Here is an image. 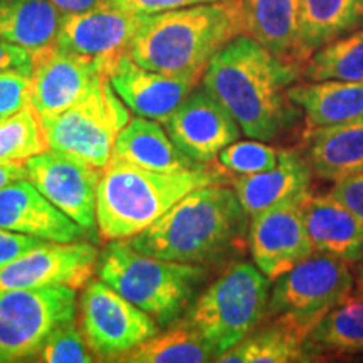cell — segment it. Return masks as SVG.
Segmentation results:
<instances>
[{
	"mask_svg": "<svg viewBox=\"0 0 363 363\" xmlns=\"http://www.w3.org/2000/svg\"><path fill=\"white\" fill-rule=\"evenodd\" d=\"M363 27V0H301L299 6V59L331 40Z\"/></svg>",
	"mask_w": 363,
	"mask_h": 363,
	"instance_id": "cell-26",
	"label": "cell"
},
{
	"mask_svg": "<svg viewBox=\"0 0 363 363\" xmlns=\"http://www.w3.org/2000/svg\"><path fill=\"white\" fill-rule=\"evenodd\" d=\"M0 229L52 242L89 238L71 217L59 211L30 180H16L0 190Z\"/></svg>",
	"mask_w": 363,
	"mask_h": 363,
	"instance_id": "cell-18",
	"label": "cell"
},
{
	"mask_svg": "<svg viewBox=\"0 0 363 363\" xmlns=\"http://www.w3.org/2000/svg\"><path fill=\"white\" fill-rule=\"evenodd\" d=\"M83 331L72 323L57 328L45 340L35 360L44 363H91L96 362Z\"/></svg>",
	"mask_w": 363,
	"mask_h": 363,
	"instance_id": "cell-33",
	"label": "cell"
},
{
	"mask_svg": "<svg viewBox=\"0 0 363 363\" xmlns=\"http://www.w3.org/2000/svg\"><path fill=\"white\" fill-rule=\"evenodd\" d=\"M62 19L49 0H0V40L35 52L56 43Z\"/></svg>",
	"mask_w": 363,
	"mask_h": 363,
	"instance_id": "cell-27",
	"label": "cell"
},
{
	"mask_svg": "<svg viewBox=\"0 0 363 363\" xmlns=\"http://www.w3.org/2000/svg\"><path fill=\"white\" fill-rule=\"evenodd\" d=\"M110 2L128 12L153 16V13L175 11V9L192 7L199 6V4L224 2V0H110Z\"/></svg>",
	"mask_w": 363,
	"mask_h": 363,
	"instance_id": "cell-35",
	"label": "cell"
},
{
	"mask_svg": "<svg viewBox=\"0 0 363 363\" xmlns=\"http://www.w3.org/2000/svg\"><path fill=\"white\" fill-rule=\"evenodd\" d=\"M128 123V106L104 76L67 110L40 126L49 150L104 169L115 153L118 135Z\"/></svg>",
	"mask_w": 363,
	"mask_h": 363,
	"instance_id": "cell-7",
	"label": "cell"
},
{
	"mask_svg": "<svg viewBox=\"0 0 363 363\" xmlns=\"http://www.w3.org/2000/svg\"><path fill=\"white\" fill-rule=\"evenodd\" d=\"M27 179L26 162L0 163V190L16 180Z\"/></svg>",
	"mask_w": 363,
	"mask_h": 363,
	"instance_id": "cell-39",
	"label": "cell"
},
{
	"mask_svg": "<svg viewBox=\"0 0 363 363\" xmlns=\"http://www.w3.org/2000/svg\"><path fill=\"white\" fill-rule=\"evenodd\" d=\"M48 150L34 108L0 118V163L26 162Z\"/></svg>",
	"mask_w": 363,
	"mask_h": 363,
	"instance_id": "cell-31",
	"label": "cell"
},
{
	"mask_svg": "<svg viewBox=\"0 0 363 363\" xmlns=\"http://www.w3.org/2000/svg\"><path fill=\"white\" fill-rule=\"evenodd\" d=\"M49 2H52L62 13H76L103 6L110 0H49Z\"/></svg>",
	"mask_w": 363,
	"mask_h": 363,
	"instance_id": "cell-40",
	"label": "cell"
},
{
	"mask_svg": "<svg viewBox=\"0 0 363 363\" xmlns=\"http://www.w3.org/2000/svg\"><path fill=\"white\" fill-rule=\"evenodd\" d=\"M108 78L121 101L135 115L160 123L179 108L201 81L194 76H172L147 69L133 61L130 54L118 59Z\"/></svg>",
	"mask_w": 363,
	"mask_h": 363,
	"instance_id": "cell-17",
	"label": "cell"
},
{
	"mask_svg": "<svg viewBox=\"0 0 363 363\" xmlns=\"http://www.w3.org/2000/svg\"><path fill=\"white\" fill-rule=\"evenodd\" d=\"M311 328L286 316L267 318L242 342L217 362L225 363H291L310 362L305 342Z\"/></svg>",
	"mask_w": 363,
	"mask_h": 363,
	"instance_id": "cell-23",
	"label": "cell"
},
{
	"mask_svg": "<svg viewBox=\"0 0 363 363\" xmlns=\"http://www.w3.org/2000/svg\"><path fill=\"white\" fill-rule=\"evenodd\" d=\"M115 155L143 169L165 174L206 165L185 155L170 138L165 126L142 116L131 120L118 135Z\"/></svg>",
	"mask_w": 363,
	"mask_h": 363,
	"instance_id": "cell-25",
	"label": "cell"
},
{
	"mask_svg": "<svg viewBox=\"0 0 363 363\" xmlns=\"http://www.w3.org/2000/svg\"><path fill=\"white\" fill-rule=\"evenodd\" d=\"M44 242V239L33 238V235L0 229V267L21 257L22 254L33 251L34 247H39Z\"/></svg>",
	"mask_w": 363,
	"mask_h": 363,
	"instance_id": "cell-36",
	"label": "cell"
},
{
	"mask_svg": "<svg viewBox=\"0 0 363 363\" xmlns=\"http://www.w3.org/2000/svg\"><path fill=\"white\" fill-rule=\"evenodd\" d=\"M251 217L234 189H195L143 233L126 239L136 251L165 261L207 266L242 252Z\"/></svg>",
	"mask_w": 363,
	"mask_h": 363,
	"instance_id": "cell-2",
	"label": "cell"
},
{
	"mask_svg": "<svg viewBox=\"0 0 363 363\" xmlns=\"http://www.w3.org/2000/svg\"><path fill=\"white\" fill-rule=\"evenodd\" d=\"M76 316L69 286L0 291V350L7 362L35 360L45 340Z\"/></svg>",
	"mask_w": 363,
	"mask_h": 363,
	"instance_id": "cell-8",
	"label": "cell"
},
{
	"mask_svg": "<svg viewBox=\"0 0 363 363\" xmlns=\"http://www.w3.org/2000/svg\"><path fill=\"white\" fill-rule=\"evenodd\" d=\"M271 288V279L256 264L234 262L195 298L185 320L219 360L266 320Z\"/></svg>",
	"mask_w": 363,
	"mask_h": 363,
	"instance_id": "cell-6",
	"label": "cell"
},
{
	"mask_svg": "<svg viewBox=\"0 0 363 363\" xmlns=\"http://www.w3.org/2000/svg\"><path fill=\"white\" fill-rule=\"evenodd\" d=\"M98 249L84 240H45L39 247L0 267V291L44 286L81 289L98 269Z\"/></svg>",
	"mask_w": 363,
	"mask_h": 363,
	"instance_id": "cell-13",
	"label": "cell"
},
{
	"mask_svg": "<svg viewBox=\"0 0 363 363\" xmlns=\"http://www.w3.org/2000/svg\"><path fill=\"white\" fill-rule=\"evenodd\" d=\"M301 152L320 180L338 182L363 174V118L308 128Z\"/></svg>",
	"mask_w": 363,
	"mask_h": 363,
	"instance_id": "cell-20",
	"label": "cell"
},
{
	"mask_svg": "<svg viewBox=\"0 0 363 363\" xmlns=\"http://www.w3.org/2000/svg\"><path fill=\"white\" fill-rule=\"evenodd\" d=\"M353 289L355 276L348 262L313 252L272 284L266 320L286 316L313 330L326 313L347 303Z\"/></svg>",
	"mask_w": 363,
	"mask_h": 363,
	"instance_id": "cell-9",
	"label": "cell"
},
{
	"mask_svg": "<svg viewBox=\"0 0 363 363\" xmlns=\"http://www.w3.org/2000/svg\"><path fill=\"white\" fill-rule=\"evenodd\" d=\"M310 362L363 353V299L350 298L318 321L305 342Z\"/></svg>",
	"mask_w": 363,
	"mask_h": 363,
	"instance_id": "cell-28",
	"label": "cell"
},
{
	"mask_svg": "<svg viewBox=\"0 0 363 363\" xmlns=\"http://www.w3.org/2000/svg\"><path fill=\"white\" fill-rule=\"evenodd\" d=\"M305 202H283L251 216L247 244L252 261L271 281L315 252L303 214Z\"/></svg>",
	"mask_w": 363,
	"mask_h": 363,
	"instance_id": "cell-14",
	"label": "cell"
},
{
	"mask_svg": "<svg viewBox=\"0 0 363 363\" xmlns=\"http://www.w3.org/2000/svg\"><path fill=\"white\" fill-rule=\"evenodd\" d=\"M27 108H33V74H0V118L12 116Z\"/></svg>",
	"mask_w": 363,
	"mask_h": 363,
	"instance_id": "cell-34",
	"label": "cell"
},
{
	"mask_svg": "<svg viewBox=\"0 0 363 363\" xmlns=\"http://www.w3.org/2000/svg\"><path fill=\"white\" fill-rule=\"evenodd\" d=\"M288 96L305 113L308 128L363 118V81H305L293 83Z\"/></svg>",
	"mask_w": 363,
	"mask_h": 363,
	"instance_id": "cell-24",
	"label": "cell"
},
{
	"mask_svg": "<svg viewBox=\"0 0 363 363\" xmlns=\"http://www.w3.org/2000/svg\"><path fill=\"white\" fill-rule=\"evenodd\" d=\"M328 194L350 208L363 222V174L335 182L333 189Z\"/></svg>",
	"mask_w": 363,
	"mask_h": 363,
	"instance_id": "cell-37",
	"label": "cell"
},
{
	"mask_svg": "<svg viewBox=\"0 0 363 363\" xmlns=\"http://www.w3.org/2000/svg\"><path fill=\"white\" fill-rule=\"evenodd\" d=\"M27 180L98 242V187L103 169L45 150L26 160Z\"/></svg>",
	"mask_w": 363,
	"mask_h": 363,
	"instance_id": "cell-11",
	"label": "cell"
},
{
	"mask_svg": "<svg viewBox=\"0 0 363 363\" xmlns=\"http://www.w3.org/2000/svg\"><path fill=\"white\" fill-rule=\"evenodd\" d=\"M145 19L147 16L128 12L111 2L84 12L65 13L54 45L98 61L110 74L118 59L130 54Z\"/></svg>",
	"mask_w": 363,
	"mask_h": 363,
	"instance_id": "cell-12",
	"label": "cell"
},
{
	"mask_svg": "<svg viewBox=\"0 0 363 363\" xmlns=\"http://www.w3.org/2000/svg\"><path fill=\"white\" fill-rule=\"evenodd\" d=\"M98 276L163 328L189 310L206 283L208 269L148 256L136 251L126 239H116L103 249Z\"/></svg>",
	"mask_w": 363,
	"mask_h": 363,
	"instance_id": "cell-5",
	"label": "cell"
},
{
	"mask_svg": "<svg viewBox=\"0 0 363 363\" xmlns=\"http://www.w3.org/2000/svg\"><path fill=\"white\" fill-rule=\"evenodd\" d=\"M305 81H363V27L325 44L301 66Z\"/></svg>",
	"mask_w": 363,
	"mask_h": 363,
	"instance_id": "cell-30",
	"label": "cell"
},
{
	"mask_svg": "<svg viewBox=\"0 0 363 363\" xmlns=\"http://www.w3.org/2000/svg\"><path fill=\"white\" fill-rule=\"evenodd\" d=\"M303 214L315 252L348 264H358L363 259V222L347 206L330 194L310 195Z\"/></svg>",
	"mask_w": 363,
	"mask_h": 363,
	"instance_id": "cell-21",
	"label": "cell"
},
{
	"mask_svg": "<svg viewBox=\"0 0 363 363\" xmlns=\"http://www.w3.org/2000/svg\"><path fill=\"white\" fill-rule=\"evenodd\" d=\"M353 299H363V259L358 262V269L355 276V289L352 293Z\"/></svg>",
	"mask_w": 363,
	"mask_h": 363,
	"instance_id": "cell-41",
	"label": "cell"
},
{
	"mask_svg": "<svg viewBox=\"0 0 363 363\" xmlns=\"http://www.w3.org/2000/svg\"><path fill=\"white\" fill-rule=\"evenodd\" d=\"M162 125L185 155L206 165L238 142L242 131L224 104L203 86L194 89Z\"/></svg>",
	"mask_w": 363,
	"mask_h": 363,
	"instance_id": "cell-15",
	"label": "cell"
},
{
	"mask_svg": "<svg viewBox=\"0 0 363 363\" xmlns=\"http://www.w3.org/2000/svg\"><path fill=\"white\" fill-rule=\"evenodd\" d=\"M299 6L301 0H242L244 34L281 61L301 67Z\"/></svg>",
	"mask_w": 363,
	"mask_h": 363,
	"instance_id": "cell-22",
	"label": "cell"
},
{
	"mask_svg": "<svg viewBox=\"0 0 363 363\" xmlns=\"http://www.w3.org/2000/svg\"><path fill=\"white\" fill-rule=\"evenodd\" d=\"M34 54L22 45L0 40V74L4 72H26L33 74Z\"/></svg>",
	"mask_w": 363,
	"mask_h": 363,
	"instance_id": "cell-38",
	"label": "cell"
},
{
	"mask_svg": "<svg viewBox=\"0 0 363 363\" xmlns=\"http://www.w3.org/2000/svg\"><path fill=\"white\" fill-rule=\"evenodd\" d=\"M7 362V358H6V355H4L2 353V350H0V363H6Z\"/></svg>",
	"mask_w": 363,
	"mask_h": 363,
	"instance_id": "cell-42",
	"label": "cell"
},
{
	"mask_svg": "<svg viewBox=\"0 0 363 363\" xmlns=\"http://www.w3.org/2000/svg\"><path fill=\"white\" fill-rule=\"evenodd\" d=\"M242 34V0L199 4L147 16L130 56L147 69L202 79L216 54Z\"/></svg>",
	"mask_w": 363,
	"mask_h": 363,
	"instance_id": "cell-3",
	"label": "cell"
},
{
	"mask_svg": "<svg viewBox=\"0 0 363 363\" xmlns=\"http://www.w3.org/2000/svg\"><path fill=\"white\" fill-rule=\"evenodd\" d=\"M313 170L301 148H281L274 169L252 175H238L233 189L249 217L289 201H305L311 195Z\"/></svg>",
	"mask_w": 363,
	"mask_h": 363,
	"instance_id": "cell-19",
	"label": "cell"
},
{
	"mask_svg": "<svg viewBox=\"0 0 363 363\" xmlns=\"http://www.w3.org/2000/svg\"><path fill=\"white\" fill-rule=\"evenodd\" d=\"M79 328L99 360L120 362L160 331L148 313L104 283L89 281L79 301Z\"/></svg>",
	"mask_w": 363,
	"mask_h": 363,
	"instance_id": "cell-10",
	"label": "cell"
},
{
	"mask_svg": "<svg viewBox=\"0 0 363 363\" xmlns=\"http://www.w3.org/2000/svg\"><path fill=\"white\" fill-rule=\"evenodd\" d=\"M298 79L301 67L281 61L242 34L216 54L201 81L244 135L271 142L296 123L301 110L289 99L288 88Z\"/></svg>",
	"mask_w": 363,
	"mask_h": 363,
	"instance_id": "cell-1",
	"label": "cell"
},
{
	"mask_svg": "<svg viewBox=\"0 0 363 363\" xmlns=\"http://www.w3.org/2000/svg\"><path fill=\"white\" fill-rule=\"evenodd\" d=\"M128 363H203L217 362L216 352L187 320L175 321L170 330L157 333L126 353Z\"/></svg>",
	"mask_w": 363,
	"mask_h": 363,
	"instance_id": "cell-29",
	"label": "cell"
},
{
	"mask_svg": "<svg viewBox=\"0 0 363 363\" xmlns=\"http://www.w3.org/2000/svg\"><path fill=\"white\" fill-rule=\"evenodd\" d=\"M281 148L259 142H234L217 155L219 165L235 175H252L274 169Z\"/></svg>",
	"mask_w": 363,
	"mask_h": 363,
	"instance_id": "cell-32",
	"label": "cell"
},
{
	"mask_svg": "<svg viewBox=\"0 0 363 363\" xmlns=\"http://www.w3.org/2000/svg\"><path fill=\"white\" fill-rule=\"evenodd\" d=\"M33 54V108L40 123L67 110L108 76L98 61L61 51L54 44Z\"/></svg>",
	"mask_w": 363,
	"mask_h": 363,
	"instance_id": "cell-16",
	"label": "cell"
},
{
	"mask_svg": "<svg viewBox=\"0 0 363 363\" xmlns=\"http://www.w3.org/2000/svg\"><path fill=\"white\" fill-rule=\"evenodd\" d=\"M225 177L208 165L182 172H155L113 153L98 187V229L104 240L130 239L155 224L195 189Z\"/></svg>",
	"mask_w": 363,
	"mask_h": 363,
	"instance_id": "cell-4",
	"label": "cell"
}]
</instances>
